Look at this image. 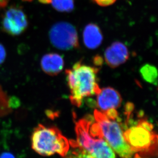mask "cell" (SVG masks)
Returning a JSON list of instances; mask_svg holds the SVG:
<instances>
[{
	"label": "cell",
	"instance_id": "cell-1",
	"mask_svg": "<svg viewBox=\"0 0 158 158\" xmlns=\"http://www.w3.org/2000/svg\"><path fill=\"white\" fill-rule=\"evenodd\" d=\"M99 68L91 67L78 62L72 68L66 71L68 84L70 90L71 103L79 107L85 98L98 94L100 87L97 75Z\"/></svg>",
	"mask_w": 158,
	"mask_h": 158
},
{
	"label": "cell",
	"instance_id": "cell-2",
	"mask_svg": "<svg viewBox=\"0 0 158 158\" xmlns=\"http://www.w3.org/2000/svg\"><path fill=\"white\" fill-rule=\"evenodd\" d=\"M76 143L94 158H116L97 122L84 119L76 123Z\"/></svg>",
	"mask_w": 158,
	"mask_h": 158
},
{
	"label": "cell",
	"instance_id": "cell-3",
	"mask_svg": "<svg viewBox=\"0 0 158 158\" xmlns=\"http://www.w3.org/2000/svg\"><path fill=\"white\" fill-rule=\"evenodd\" d=\"M32 149L42 156L58 154L64 157L69 151L70 143L55 127L40 124L35 127L31 137Z\"/></svg>",
	"mask_w": 158,
	"mask_h": 158
},
{
	"label": "cell",
	"instance_id": "cell-4",
	"mask_svg": "<svg viewBox=\"0 0 158 158\" xmlns=\"http://www.w3.org/2000/svg\"><path fill=\"white\" fill-rule=\"evenodd\" d=\"M94 118L98 124L103 138L118 155L123 158H131L133 151L126 142L117 119L108 118L103 112L94 111Z\"/></svg>",
	"mask_w": 158,
	"mask_h": 158
},
{
	"label": "cell",
	"instance_id": "cell-5",
	"mask_svg": "<svg viewBox=\"0 0 158 158\" xmlns=\"http://www.w3.org/2000/svg\"><path fill=\"white\" fill-rule=\"evenodd\" d=\"M123 136L133 152H154L157 150V136L152 125L146 120H140L137 125L127 129Z\"/></svg>",
	"mask_w": 158,
	"mask_h": 158
},
{
	"label": "cell",
	"instance_id": "cell-6",
	"mask_svg": "<svg viewBox=\"0 0 158 158\" xmlns=\"http://www.w3.org/2000/svg\"><path fill=\"white\" fill-rule=\"evenodd\" d=\"M49 39L53 46L62 50H69L79 47L76 29L71 24L60 22L54 24L49 33Z\"/></svg>",
	"mask_w": 158,
	"mask_h": 158
},
{
	"label": "cell",
	"instance_id": "cell-7",
	"mask_svg": "<svg viewBox=\"0 0 158 158\" xmlns=\"http://www.w3.org/2000/svg\"><path fill=\"white\" fill-rule=\"evenodd\" d=\"M129 55L128 49L123 43L115 42L106 49L105 61L109 66L115 68L126 62Z\"/></svg>",
	"mask_w": 158,
	"mask_h": 158
},
{
	"label": "cell",
	"instance_id": "cell-8",
	"mask_svg": "<svg viewBox=\"0 0 158 158\" xmlns=\"http://www.w3.org/2000/svg\"><path fill=\"white\" fill-rule=\"evenodd\" d=\"M97 95V105L102 112L112 108L116 109L120 106L122 102L119 93L110 87L102 88Z\"/></svg>",
	"mask_w": 158,
	"mask_h": 158
},
{
	"label": "cell",
	"instance_id": "cell-9",
	"mask_svg": "<svg viewBox=\"0 0 158 158\" xmlns=\"http://www.w3.org/2000/svg\"><path fill=\"white\" fill-rule=\"evenodd\" d=\"M40 66L45 73L51 76H55L63 70L64 61L63 57L59 54L50 53L42 57Z\"/></svg>",
	"mask_w": 158,
	"mask_h": 158
},
{
	"label": "cell",
	"instance_id": "cell-10",
	"mask_svg": "<svg viewBox=\"0 0 158 158\" xmlns=\"http://www.w3.org/2000/svg\"><path fill=\"white\" fill-rule=\"evenodd\" d=\"M83 40L85 46L95 49L102 44L103 36L98 26L94 23L88 24L83 32Z\"/></svg>",
	"mask_w": 158,
	"mask_h": 158
},
{
	"label": "cell",
	"instance_id": "cell-11",
	"mask_svg": "<svg viewBox=\"0 0 158 158\" xmlns=\"http://www.w3.org/2000/svg\"><path fill=\"white\" fill-rule=\"evenodd\" d=\"M5 16L24 31L27 29L28 25L27 16L21 9L15 7L10 8L7 11Z\"/></svg>",
	"mask_w": 158,
	"mask_h": 158
},
{
	"label": "cell",
	"instance_id": "cell-12",
	"mask_svg": "<svg viewBox=\"0 0 158 158\" xmlns=\"http://www.w3.org/2000/svg\"><path fill=\"white\" fill-rule=\"evenodd\" d=\"M140 73L144 80L146 82L157 86L158 84V70L155 66L146 64L142 66Z\"/></svg>",
	"mask_w": 158,
	"mask_h": 158
},
{
	"label": "cell",
	"instance_id": "cell-13",
	"mask_svg": "<svg viewBox=\"0 0 158 158\" xmlns=\"http://www.w3.org/2000/svg\"><path fill=\"white\" fill-rule=\"evenodd\" d=\"M69 143L72 149L64 157V158H94L87 151L80 147L76 141L71 140Z\"/></svg>",
	"mask_w": 158,
	"mask_h": 158
},
{
	"label": "cell",
	"instance_id": "cell-14",
	"mask_svg": "<svg viewBox=\"0 0 158 158\" xmlns=\"http://www.w3.org/2000/svg\"><path fill=\"white\" fill-rule=\"evenodd\" d=\"M53 7L60 12H69L74 8V0H51Z\"/></svg>",
	"mask_w": 158,
	"mask_h": 158
},
{
	"label": "cell",
	"instance_id": "cell-15",
	"mask_svg": "<svg viewBox=\"0 0 158 158\" xmlns=\"http://www.w3.org/2000/svg\"><path fill=\"white\" fill-rule=\"evenodd\" d=\"M2 26L3 30L11 36H19L24 32L22 29L18 27L6 16H4V18H3Z\"/></svg>",
	"mask_w": 158,
	"mask_h": 158
},
{
	"label": "cell",
	"instance_id": "cell-16",
	"mask_svg": "<svg viewBox=\"0 0 158 158\" xmlns=\"http://www.w3.org/2000/svg\"><path fill=\"white\" fill-rule=\"evenodd\" d=\"M93 1L102 7H107L113 4L117 0H93Z\"/></svg>",
	"mask_w": 158,
	"mask_h": 158
},
{
	"label": "cell",
	"instance_id": "cell-17",
	"mask_svg": "<svg viewBox=\"0 0 158 158\" xmlns=\"http://www.w3.org/2000/svg\"><path fill=\"white\" fill-rule=\"evenodd\" d=\"M20 104L21 103H20L19 99L17 97H15V96L11 97L8 101V105L11 108H18Z\"/></svg>",
	"mask_w": 158,
	"mask_h": 158
},
{
	"label": "cell",
	"instance_id": "cell-18",
	"mask_svg": "<svg viewBox=\"0 0 158 158\" xmlns=\"http://www.w3.org/2000/svg\"><path fill=\"white\" fill-rule=\"evenodd\" d=\"M6 57V50L2 44H0V64L4 62Z\"/></svg>",
	"mask_w": 158,
	"mask_h": 158
},
{
	"label": "cell",
	"instance_id": "cell-19",
	"mask_svg": "<svg viewBox=\"0 0 158 158\" xmlns=\"http://www.w3.org/2000/svg\"><path fill=\"white\" fill-rule=\"evenodd\" d=\"M93 62H94L93 63H94V65H95V67H97V68L102 66L103 62V59L99 55H96L94 57Z\"/></svg>",
	"mask_w": 158,
	"mask_h": 158
},
{
	"label": "cell",
	"instance_id": "cell-20",
	"mask_svg": "<svg viewBox=\"0 0 158 158\" xmlns=\"http://www.w3.org/2000/svg\"><path fill=\"white\" fill-rule=\"evenodd\" d=\"M0 158H15L11 153L9 152H3L0 155Z\"/></svg>",
	"mask_w": 158,
	"mask_h": 158
},
{
	"label": "cell",
	"instance_id": "cell-21",
	"mask_svg": "<svg viewBox=\"0 0 158 158\" xmlns=\"http://www.w3.org/2000/svg\"><path fill=\"white\" fill-rule=\"evenodd\" d=\"M8 3V0H0V8L6 7Z\"/></svg>",
	"mask_w": 158,
	"mask_h": 158
},
{
	"label": "cell",
	"instance_id": "cell-22",
	"mask_svg": "<svg viewBox=\"0 0 158 158\" xmlns=\"http://www.w3.org/2000/svg\"><path fill=\"white\" fill-rule=\"evenodd\" d=\"M39 2L42 4H50L51 3V0H39Z\"/></svg>",
	"mask_w": 158,
	"mask_h": 158
},
{
	"label": "cell",
	"instance_id": "cell-23",
	"mask_svg": "<svg viewBox=\"0 0 158 158\" xmlns=\"http://www.w3.org/2000/svg\"><path fill=\"white\" fill-rule=\"evenodd\" d=\"M24 1H27V2H30L32 1V0H23Z\"/></svg>",
	"mask_w": 158,
	"mask_h": 158
}]
</instances>
